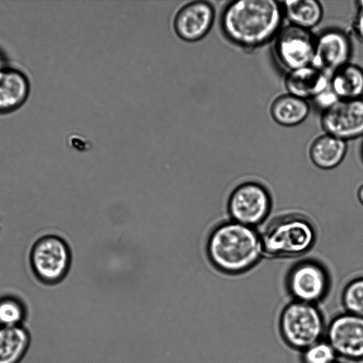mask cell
<instances>
[{"label":"cell","instance_id":"9","mask_svg":"<svg viewBox=\"0 0 363 363\" xmlns=\"http://www.w3.org/2000/svg\"><path fill=\"white\" fill-rule=\"evenodd\" d=\"M325 339L338 358L363 362V317L343 311L327 323Z\"/></svg>","mask_w":363,"mask_h":363},{"label":"cell","instance_id":"11","mask_svg":"<svg viewBox=\"0 0 363 363\" xmlns=\"http://www.w3.org/2000/svg\"><path fill=\"white\" fill-rule=\"evenodd\" d=\"M353 47L347 32L339 28H328L315 35L311 65L330 76L350 62Z\"/></svg>","mask_w":363,"mask_h":363},{"label":"cell","instance_id":"15","mask_svg":"<svg viewBox=\"0 0 363 363\" xmlns=\"http://www.w3.org/2000/svg\"><path fill=\"white\" fill-rule=\"evenodd\" d=\"M347 151L346 141L324 133L313 140L309 147L308 155L315 167L329 170L335 168L343 161Z\"/></svg>","mask_w":363,"mask_h":363},{"label":"cell","instance_id":"6","mask_svg":"<svg viewBox=\"0 0 363 363\" xmlns=\"http://www.w3.org/2000/svg\"><path fill=\"white\" fill-rule=\"evenodd\" d=\"M272 207L269 189L256 181H246L228 194L226 211L228 218L255 228L266 220Z\"/></svg>","mask_w":363,"mask_h":363},{"label":"cell","instance_id":"2","mask_svg":"<svg viewBox=\"0 0 363 363\" xmlns=\"http://www.w3.org/2000/svg\"><path fill=\"white\" fill-rule=\"evenodd\" d=\"M207 250L213 265L228 277L251 270L263 257L259 233L255 228L230 219L214 228Z\"/></svg>","mask_w":363,"mask_h":363},{"label":"cell","instance_id":"4","mask_svg":"<svg viewBox=\"0 0 363 363\" xmlns=\"http://www.w3.org/2000/svg\"><path fill=\"white\" fill-rule=\"evenodd\" d=\"M327 323L318 305L291 300L281 310L278 330L284 344L300 352L325 338Z\"/></svg>","mask_w":363,"mask_h":363},{"label":"cell","instance_id":"25","mask_svg":"<svg viewBox=\"0 0 363 363\" xmlns=\"http://www.w3.org/2000/svg\"><path fill=\"white\" fill-rule=\"evenodd\" d=\"M4 67H6V66L4 65V59L0 55V69L4 68Z\"/></svg>","mask_w":363,"mask_h":363},{"label":"cell","instance_id":"18","mask_svg":"<svg viewBox=\"0 0 363 363\" xmlns=\"http://www.w3.org/2000/svg\"><path fill=\"white\" fill-rule=\"evenodd\" d=\"M284 18L289 25L311 30L318 26L323 16V8L317 0L281 1Z\"/></svg>","mask_w":363,"mask_h":363},{"label":"cell","instance_id":"20","mask_svg":"<svg viewBox=\"0 0 363 363\" xmlns=\"http://www.w3.org/2000/svg\"><path fill=\"white\" fill-rule=\"evenodd\" d=\"M345 311L363 317V275L350 280L341 293Z\"/></svg>","mask_w":363,"mask_h":363},{"label":"cell","instance_id":"23","mask_svg":"<svg viewBox=\"0 0 363 363\" xmlns=\"http://www.w3.org/2000/svg\"><path fill=\"white\" fill-rule=\"evenodd\" d=\"M351 30L358 40L363 42V0L354 2V11L351 21Z\"/></svg>","mask_w":363,"mask_h":363},{"label":"cell","instance_id":"26","mask_svg":"<svg viewBox=\"0 0 363 363\" xmlns=\"http://www.w3.org/2000/svg\"><path fill=\"white\" fill-rule=\"evenodd\" d=\"M360 157H361L362 162H363V141L362 143L361 147H360Z\"/></svg>","mask_w":363,"mask_h":363},{"label":"cell","instance_id":"5","mask_svg":"<svg viewBox=\"0 0 363 363\" xmlns=\"http://www.w3.org/2000/svg\"><path fill=\"white\" fill-rule=\"evenodd\" d=\"M29 261L32 272L39 281L47 285L59 284L71 269V247L60 236L44 235L33 245Z\"/></svg>","mask_w":363,"mask_h":363},{"label":"cell","instance_id":"24","mask_svg":"<svg viewBox=\"0 0 363 363\" xmlns=\"http://www.w3.org/2000/svg\"><path fill=\"white\" fill-rule=\"evenodd\" d=\"M357 197L361 205L363 206V184L357 189Z\"/></svg>","mask_w":363,"mask_h":363},{"label":"cell","instance_id":"13","mask_svg":"<svg viewBox=\"0 0 363 363\" xmlns=\"http://www.w3.org/2000/svg\"><path fill=\"white\" fill-rule=\"evenodd\" d=\"M330 77L311 65L286 72L284 86L289 94L313 101L329 89Z\"/></svg>","mask_w":363,"mask_h":363},{"label":"cell","instance_id":"27","mask_svg":"<svg viewBox=\"0 0 363 363\" xmlns=\"http://www.w3.org/2000/svg\"><path fill=\"white\" fill-rule=\"evenodd\" d=\"M335 363H345V362H341V361L337 360V361H336Z\"/></svg>","mask_w":363,"mask_h":363},{"label":"cell","instance_id":"3","mask_svg":"<svg viewBox=\"0 0 363 363\" xmlns=\"http://www.w3.org/2000/svg\"><path fill=\"white\" fill-rule=\"evenodd\" d=\"M263 257L291 259L308 253L318 233L313 220L301 212H288L272 218L259 233Z\"/></svg>","mask_w":363,"mask_h":363},{"label":"cell","instance_id":"22","mask_svg":"<svg viewBox=\"0 0 363 363\" xmlns=\"http://www.w3.org/2000/svg\"><path fill=\"white\" fill-rule=\"evenodd\" d=\"M24 314L23 304L16 298L4 296L0 298V327L21 325Z\"/></svg>","mask_w":363,"mask_h":363},{"label":"cell","instance_id":"8","mask_svg":"<svg viewBox=\"0 0 363 363\" xmlns=\"http://www.w3.org/2000/svg\"><path fill=\"white\" fill-rule=\"evenodd\" d=\"M273 41L274 57L286 73L311 65L315 35L311 30L289 25Z\"/></svg>","mask_w":363,"mask_h":363},{"label":"cell","instance_id":"12","mask_svg":"<svg viewBox=\"0 0 363 363\" xmlns=\"http://www.w3.org/2000/svg\"><path fill=\"white\" fill-rule=\"evenodd\" d=\"M216 19L213 5L207 1L187 2L176 12L172 26L181 40L194 43L204 38L211 31Z\"/></svg>","mask_w":363,"mask_h":363},{"label":"cell","instance_id":"1","mask_svg":"<svg viewBox=\"0 0 363 363\" xmlns=\"http://www.w3.org/2000/svg\"><path fill=\"white\" fill-rule=\"evenodd\" d=\"M281 3L274 0L228 2L220 14L223 36L233 45L254 50L274 40L283 27Z\"/></svg>","mask_w":363,"mask_h":363},{"label":"cell","instance_id":"10","mask_svg":"<svg viewBox=\"0 0 363 363\" xmlns=\"http://www.w3.org/2000/svg\"><path fill=\"white\" fill-rule=\"evenodd\" d=\"M324 133L346 142L363 136V98L337 99L321 111Z\"/></svg>","mask_w":363,"mask_h":363},{"label":"cell","instance_id":"7","mask_svg":"<svg viewBox=\"0 0 363 363\" xmlns=\"http://www.w3.org/2000/svg\"><path fill=\"white\" fill-rule=\"evenodd\" d=\"M285 286L291 300L318 305L329 294L331 278L320 262L304 259L289 269Z\"/></svg>","mask_w":363,"mask_h":363},{"label":"cell","instance_id":"14","mask_svg":"<svg viewBox=\"0 0 363 363\" xmlns=\"http://www.w3.org/2000/svg\"><path fill=\"white\" fill-rule=\"evenodd\" d=\"M29 92V81L22 72L7 67L0 69V113L19 108Z\"/></svg>","mask_w":363,"mask_h":363},{"label":"cell","instance_id":"19","mask_svg":"<svg viewBox=\"0 0 363 363\" xmlns=\"http://www.w3.org/2000/svg\"><path fill=\"white\" fill-rule=\"evenodd\" d=\"M29 341L28 333L21 325L0 327V363H18Z\"/></svg>","mask_w":363,"mask_h":363},{"label":"cell","instance_id":"17","mask_svg":"<svg viewBox=\"0 0 363 363\" xmlns=\"http://www.w3.org/2000/svg\"><path fill=\"white\" fill-rule=\"evenodd\" d=\"M329 88L338 99L363 98V68L349 62L330 77Z\"/></svg>","mask_w":363,"mask_h":363},{"label":"cell","instance_id":"21","mask_svg":"<svg viewBox=\"0 0 363 363\" xmlns=\"http://www.w3.org/2000/svg\"><path fill=\"white\" fill-rule=\"evenodd\" d=\"M337 360L334 349L325 338L300 352L301 363H335Z\"/></svg>","mask_w":363,"mask_h":363},{"label":"cell","instance_id":"16","mask_svg":"<svg viewBox=\"0 0 363 363\" xmlns=\"http://www.w3.org/2000/svg\"><path fill=\"white\" fill-rule=\"evenodd\" d=\"M310 111L308 101L288 93L275 98L269 108L274 121L284 127L300 125L308 118Z\"/></svg>","mask_w":363,"mask_h":363}]
</instances>
